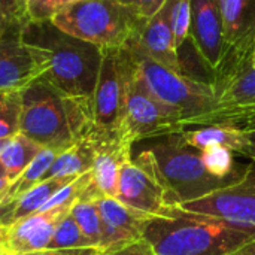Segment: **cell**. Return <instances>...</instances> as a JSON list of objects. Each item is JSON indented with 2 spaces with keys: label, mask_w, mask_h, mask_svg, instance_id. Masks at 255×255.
Listing matches in <instances>:
<instances>
[{
  "label": "cell",
  "mask_w": 255,
  "mask_h": 255,
  "mask_svg": "<svg viewBox=\"0 0 255 255\" xmlns=\"http://www.w3.org/2000/svg\"><path fill=\"white\" fill-rule=\"evenodd\" d=\"M6 239H7V227L0 224V248H4Z\"/></svg>",
  "instance_id": "obj_37"
},
{
  "label": "cell",
  "mask_w": 255,
  "mask_h": 255,
  "mask_svg": "<svg viewBox=\"0 0 255 255\" xmlns=\"http://www.w3.org/2000/svg\"><path fill=\"white\" fill-rule=\"evenodd\" d=\"M18 15L22 13L15 0H0V34Z\"/></svg>",
  "instance_id": "obj_31"
},
{
  "label": "cell",
  "mask_w": 255,
  "mask_h": 255,
  "mask_svg": "<svg viewBox=\"0 0 255 255\" xmlns=\"http://www.w3.org/2000/svg\"><path fill=\"white\" fill-rule=\"evenodd\" d=\"M146 149L152 154L157 170L176 206L232 184L211 175L202 161L200 151L185 145L178 133L157 137Z\"/></svg>",
  "instance_id": "obj_5"
},
{
  "label": "cell",
  "mask_w": 255,
  "mask_h": 255,
  "mask_svg": "<svg viewBox=\"0 0 255 255\" xmlns=\"http://www.w3.org/2000/svg\"><path fill=\"white\" fill-rule=\"evenodd\" d=\"M181 209L215 217L232 226L255 232V161L245 164V170L235 182L193 202L178 205Z\"/></svg>",
  "instance_id": "obj_11"
},
{
  "label": "cell",
  "mask_w": 255,
  "mask_h": 255,
  "mask_svg": "<svg viewBox=\"0 0 255 255\" xmlns=\"http://www.w3.org/2000/svg\"><path fill=\"white\" fill-rule=\"evenodd\" d=\"M0 255H10L4 248H0Z\"/></svg>",
  "instance_id": "obj_42"
},
{
  "label": "cell",
  "mask_w": 255,
  "mask_h": 255,
  "mask_svg": "<svg viewBox=\"0 0 255 255\" xmlns=\"http://www.w3.org/2000/svg\"><path fill=\"white\" fill-rule=\"evenodd\" d=\"M181 140L196 151H203L211 146H223L233 154L244 155L248 149V137L244 128L235 126H203L196 128H185L178 133Z\"/></svg>",
  "instance_id": "obj_18"
},
{
  "label": "cell",
  "mask_w": 255,
  "mask_h": 255,
  "mask_svg": "<svg viewBox=\"0 0 255 255\" xmlns=\"http://www.w3.org/2000/svg\"><path fill=\"white\" fill-rule=\"evenodd\" d=\"M143 239L155 255H230L255 239V232L175 206L170 215L148 220Z\"/></svg>",
  "instance_id": "obj_2"
},
{
  "label": "cell",
  "mask_w": 255,
  "mask_h": 255,
  "mask_svg": "<svg viewBox=\"0 0 255 255\" xmlns=\"http://www.w3.org/2000/svg\"><path fill=\"white\" fill-rule=\"evenodd\" d=\"M79 0H30L24 7V18L30 21L51 19L63 7Z\"/></svg>",
  "instance_id": "obj_28"
},
{
  "label": "cell",
  "mask_w": 255,
  "mask_h": 255,
  "mask_svg": "<svg viewBox=\"0 0 255 255\" xmlns=\"http://www.w3.org/2000/svg\"><path fill=\"white\" fill-rule=\"evenodd\" d=\"M28 255H102L99 248H67V250H42Z\"/></svg>",
  "instance_id": "obj_33"
},
{
  "label": "cell",
  "mask_w": 255,
  "mask_h": 255,
  "mask_svg": "<svg viewBox=\"0 0 255 255\" xmlns=\"http://www.w3.org/2000/svg\"><path fill=\"white\" fill-rule=\"evenodd\" d=\"M49 21L61 31L102 49H121L137 34L145 19L123 0H79Z\"/></svg>",
  "instance_id": "obj_4"
},
{
  "label": "cell",
  "mask_w": 255,
  "mask_h": 255,
  "mask_svg": "<svg viewBox=\"0 0 255 255\" xmlns=\"http://www.w3.org/2000/svg\"><path fill=\"white\" fill-rule=\"evenodd\" d=\"M130 67L131 55L127 46L103 49L93 99V128L85 137L94 140H128L123 133V123Z\"/></svg>",
  "instance_id": "obj_7"
},
{
  "label": "cell",
  "mask_w": 255,
  "mask_h": 255,
  "mask_svg": "<svg viewBox=\"0 0 255 255\" xmlns=\"http://www.w3.org/2000/svg\"><path fill=\"white\" fill-rule=\"evenodd\" d=\"M28 1H30V0H15V3L18 4V7H19L21 13L24 12V7H25V4H27Z\"/></svg>",
  "instance_id": "obj_38"
},
{
  "label": "cell",
  "mask_w": 255,
  "mask_h": 255,
  "mask_svg": "<svg viewBox=\"0 0 255 255\" xmlns=\"http://www.w3.org/2000/svg\"><path fill=\"white\" fill-rule=\"evenodd\" d=\"M7 140H9V139H1V140H0V152H1V149L4 148V145L7 143Z\"/></svg>",
  "instance_id": "obj_41"
},
{
  "label": "cell",
  "mask_w": 255,
  "mask_h": 255,
  "mask_svg": "<svg viewBox=\"0 0 255 255\" xmlns=\"http://www.w3.org/2000/svg\"><path fill=\"white\" fill-rule=\"evenodd\" d=\"M176 55H178V72L182 76L214 88L215 73L212 67L206 63V60L202 57V54L199 52L190 36L176 49Z\"/></svg>",
  "instance_id": "obj_23"
},
{
  "label": "cell",
  "mask_w": 255,
  "mask_h": 255,
  "mask_svg": "<svg viewBox=\"0 0 255 255\" xmlns=\"http://www.w3.org/2000/svg\"><path fill=\"white\" fill-rule=\"evenodd\" d=\"M10 255H28V254H10Z\"/></svg>",
  "instance_id": "obj_43"
},
{
  "label": "cell",
  "mask_w": 255,
  "mask_h": 255,
  "mask_svg": "<svg viewBox=\"0 0 255 255\" xmlns=\"http://www.w3.org/2000/svg\"><path fill=\"white\" fill-rule=\"evenodd\" d=\"M67 248H96L94 244L82 233L70 212L58 223L46 250H67Z\"/></svg>",
  "instance_id": "obj_26"
},
{
  "label": "cell",
  "mask_w": 255,
  "mask_h": 255,
  "mask_svg": "<svg viewBox=\"0 0 255 255\" xmlns=\"http://www.w3.org/2000/svg\"><path fill=\"white\" fill-rule=\"evenodd\" d=\"M188 36L215 73L224 52L223 21L215 0H191Z\"/></svg>",
  "instance_id": "obj_16"
},
{
  "label": "cell",
  "mask_w": 255,
  "mask_h": 255,
  "mask_svg": "<svg viewBox=\"0 0 255 255\" xmlns=\"http://www.w3.org/2000/svg\"><path fill=\"white\" fill-rule=\"evenodd\" d=\"M251 67L255 69V40L254 45H253V51H251Z\"/></svg>",
  "instance_id": "obj_39"
},
{
  "label": "cell",
  "mask_w": 255,
  "mask_h": 255,
  "mask_svg": "<svg viewBox=\"0 0 255 255\" xmlns=\"http://www.w3.org/2000/svg\"><path fill=\"white\" fill-rule=\"evenodd\" d=\"M166 0H123L124 4H127L137 16L142 19H148L152 16L164 3Z\"/></svg>",
  "instance_id": "obj_30"
},
{
  "label": "cell",
  "mask_w": 255,
  "mask_h": 255,
  "mask_svg": "<svg viewBox=\"0 0 255 255\" xmlns=\"http://www.w3.org/2000/svg\"><path fill=\"white\" fill-rule=\"evenodd\" d=\"M224 33V52L215 69V96L236 76L251 69L255 40V0H215Z\"/></svg>",
  "instance_id": "obj_9"
},
{
  "label": "cell",
  "mask_w": 255,
  "mask_h": 255,
  "mask_svg": "<svg viewBox=\"0 0 255 255\" xmlns=\"http://www.w3.org/2000/svg\"><path fill=\"white\" fill-rule=\"evenodd\" d=\"M137 72L148 90L166 106L176 111L185 128L199 127L202 120L211 114L217 105L212 87L191 81L181 73L154 61L139 49L127 45Z\"/></svg>",
  "instance_id": "obj_6"
},
{
  "label": "cell",
  "mask_w": 255,
  "mask_h": 255,
  "mask_svg": "<svg viewBox=\"0 0 255 255\" xmlns=\"http://www.w3.org/2000/svg\"><path fill=\"white\" fill-rule=\"evenodd\" d=\"M230 255H255V239L250 241L245 245H242L241 248H238L235 253H232Z\"/></svg>",
  "instance_id": "obj_35"
},
{
  "label": "cell",
  "mask_w": 255,
  "mask_h": 255,
  "mask_svg": "<svg viewBox=\"0 0 255 255\" xmlns=\"http://www.w3.org/2000/svg\"><path fill=\"white\" fill-rule=\"evenodd\" d=\"M57 154H58L57 151L42 148L39 154L34 157V160L21 172V175L9 184L6 190V205L21 197L25 191L33 188L36 184L42 182L45 173L51 167Z\"/></svg>",
  "instance_id": "obj_22"
},
{
  "label": "cell",
  "mask_w": 255,
  "mask_h": 255,
  "mask_svg": "<svg viewBox=\"0 0 255 255\" xmlns=\"http://www.w3.org/2000/svg\"><path fill=\"white\" fill-rule=\"evenodd\" d=\"M245 133H247V137H248V149H247V154L245 157L251 158L255 161V126L253 127H248V128H244Z\"/></svg>",
  "instance_id": "obj_34"
},
{
  "label": "cell",
  "mask_w": 255,
  "mask_h": 255,
  "mask_svg": "<svg viewBox=\"0 0 255 255\" xmlns=\"http://www.w3.org/2000/svg\"><path fill=\"white\" fill-rule=\"evenodd\" d=\"M94 160V145L88 137L75 140L70 148L57 154L51 167L45 173L43 179L49 178H63V176H79L87 173L93 167Z\"/></svg>",
  "instance_id": "obj_20"
},
{
  "label": "cell",
  "mask_w": 255,
  "mask_h": 255,
  "mask_svg": "<svg viewBox=\"0 0 255 255\" xmlns=\"http://www.w3.org/2000/svg\"><path fill=\"white\" fill-rule=\"evenodd\" d=\"M128 49V48H127ZM130 51V49H128ZM131 55V52H130ZM185 130L181 115L161 103L142 81L134 58L126 90L123 133L131 143L145 139H157Z\"/></svg>",
  "instance_id": "obj_8"
},
{
  "label": "cell",
  "mask_w": 255,
  "mask_h": 255,
  "mask_svg": "<svg viewBox=\"0 0 255 255\" xmlns=\"http://www.w3.org/2000/svg\"><path fill=\"white\" fill-rule=\"evenodd\" d=\"M40 149L42 146L21 133L7 140L0 152V164L4 167L10 182L21 175V172L34 160Z\"/></svg>",
  "instance_id": "obj_21"
},
{
  "label": "cell",
  "mask_w": 255,
  "mask_h": 255,
  "mask_svg": "<svg viewBox=\"0 0 255 255\" xmlns=\"http://www.w3.org/2000/svg\"><path fill=\"white\" fill-rule=\"evenodd\" d=\"M191 24V0H178L173 9V39L178 49L190 34Z\"/></svg>",
  "instance_id": "obj_29"
},
{
  "label": "cell",
  "mask_w": 255,
  "mask_h": 255,
  "mask_svg": "<svg viewBox=\"0 0 255 255\" xmlns=\"http://www.w3.org/2000/svg\"><path fill=\"white\" fill-rule=\"evenodd\" d=\"M96 203L102 217V255L143 239L145 224L152 217L123 205L115 197H100Z\"/></svg>",
  "instance_id": "obj_13"
},
{
  "label": "cell",
  "mask_w": 255,
  "mask_h": 255,
  "mask_svg": "<svg viewBox=\"0 0 255 255\" xmlns=\"http://www.w3.org/2000/svg\"><path fill=\"white\" fill-rule=\"evenodd\" d=\"M78 176H57V178H49L45 179L39 184H36L33 188L25 191L21 197L16 200L4 205L0 209V224L4 227L12 226L13 223L36 214L42 209V206L64 185L70 184L75 181Z\"/></svg>",
  "instance_id": "obj_19"
},
{
  "label": "cell",
  "mask_w": 255,
  "mask_h": 255,
  "mask_svg": "<svg viewBox=\"0 0 255 255\" xmlns=\"http://www.w3.org/2000/svg\"><path fill=\"white\" fill-rule=\"evenodd\" d=\"M72 206H58L31 214L7 227L4 250L9 254H33L46 250L55 227Z\"/></svg>",
  "instance_id": "obj_15"
},
{
  "label": "cell",
  "mask_w": 255,
  "mask_h": 255,
  "mask_svg": "<svg viewBox=\"0 0 255 255\" xmlns=\"http://www.w3.org/2000/svg\"><path fill=\"white\" fill-rule=\"evenodd\" d=\"M176 1L166 0L152 16L143 21L137 34L128 42V45L154 61L175 72H178V55L173 39V9Z\"/></svg>",
  "instance_id": "obj_14"
},
{
  "label": "cell",
  "mask_w": 255,
  "mask_h": 255,
  "mask_svg": "<svg viewBox=\"0 0 255 255\" xmlns=\"http://www.w3.org/2000/svg\"><path fill=\"white\" fill-rule=\"evenodd\" d=\"M21 93H0V140L19 133Z\"/></svg>",
  "instance_id": "obj_27"
},
{
  "label": "cell",
  "mask_w": 255,
  "mask_h": 255,
  "mask_svg": "<svg viewBox=\"0 0 255 255\" xmlns=\"http://www.w3.org/2000/svg\"><path fill=\"white\" fill-rule=\"evenodd\" d=\"M9 184H10V179H9V176H7V173H6L4 167L0 164V194L4 193V191L7 190Z\"/></svg>",
  "instance_id": "obj_36"
},
{
  "label": "cell",
  "mask_w": 255,
  "mask_h": 255,
  "mask_svg": "<svg viewBox=\"0 0 255 255\" xmlns=\"http://www.w3.org/2000/svg\"><path fill=\"white\" fill-rule=\"evenodd\" d=\"M22 34L39 55L40 78L93 115L103 49L61 31L49 19H25Z\"/></svg>",
  "instance_id": "obj_1"
},
{
  "label": "cell",
  "mask_w": 255,
  "mask_h": 255,
  "mask_svg": "<svg viewBox=\"0 0 255 255\" xmlns=\"http://www.w3.org/2000/svg\"><path fill=\"white\" fill-rule=\"evenodd\" d=\"M91 128L93 115L45 79L37 78L21 91L19 133L39 146L60 154Z\"/></svg>",
  "instance_id": "obj_3"
},
{
  "label": "cell",
  "mask_w": 255,
  "mask_h": 255,
  "mask_svg": "<svg viewBox=\"0 0 255 255\" xmlns=\"http://www.w3.org/2000/svg\"><path fill=\"white\" fill-rule=\"evenodd\" d=\"M115 199L149 217H167L176 206L149 149H143L136 160L121 167Z\"/></svg>",
  "instance_id": "obj_10"
},
{
  "label": "cell",
  "mask_w": 255,
  "mask_h": 255,
  "mask_svg": "<svg viewBox=\"0 0 255 255\" xmlns=\"http://www.w3.org/2000/svg\"><path fill=\"white\" fill-rule=\"evenodd\" d=\"M202 161L208 172L214 175L215 178L235 182L239 179L245 170V166L236 164L233 152L223 146H211L203 151H200Z\"/></svg>",
  "instance_id": "obj_24"
},
{
  "label": "cell",
  "mask_w": 255,
  "mask_h": 255,
  "mask_svg": "<svg viewBox=\"0 0 255 255\" xmlns=\"http://www.w3.org/2000/svg\"><path fill=\"white\" fill-rule=\"evenodd\" d=\"M6 205V191L0 194V209Z\"/></svg>",
  "instance_id": "obj_40"
},
{
  "label": "cell",
  "mask_w": 255,
  "mask_h": 255,
  "mask_svg": "<svg viewBox=\"0 0 255 255\" xmlns=\"http://www.w3.org/2000/svg\"><path fill=\"white\" fill-rule=\"evenodd\" d=\"M70 215L82 230V233L100 250L102 242V217L96 200L79 199L70 209Z\"/></svg>",
  "instance_id": "obj_25"
},
{
  "label": "cell",
  "mask_w": 255,
  "mask_h": 255,
  "mask_svg": "<svg viewBox=\"0 0 255 255\" xmlns=\"http://www.w3.org/2000/svg\"><path fill=\"white\" fill-rule=\"evenodd\" d=\"M108 255H155V253L152 251L151 245L145 239H140Z\"/></svg>",
  "instance_id": "obj_32"
},
{
  "label": "cell",
  "mask_w": 255,
  "mask_h": 255,
  "mask_svg": "<svg viewBox=\"0 0 255 255\" xmlns=\"http://www.w3.org/2000/svg\"><path fill=\"white\" fill-rule=\"evenodd\" d=\"M24 15H18L0 34V93H21L42 76L36 49L24 40Z\"/></svg>",
  "instance_id": "obj_12"
},
{
  "label": "cell",
  "mask_w": 255,
  "mask_h": 255,
  "mask_svg": "<svg viewBox=\"0 0 255 255\" xmlns=\"http://www.w3.org/2000/svg\"><path fill=\"white\" fill-rule=\"evenodd\" d=\"M91 140L94 145V160L90 170L91 185L102 197H117L120 172L131 160L133 143L124 139Z\"/></svg>",
  "instance_id": "obj_17"
}]
</instances>
